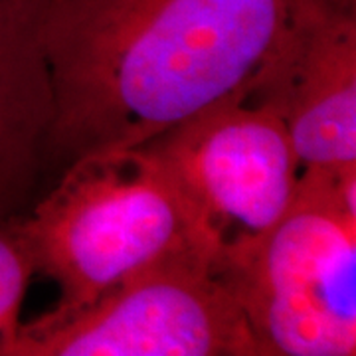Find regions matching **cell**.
Instances as JSON below:
<instances>
[{
  "label": "cell",
  "mask_w": 356,
  "mask_h": 356,
  "mask_svg": "<svg viewBox=\"0 0 356 356\" xmlns=\"http://www.w3.org/2000/svg\"><path fill=\"white\" fill-rule=\"evenodd\" d=\"M323 0H22L54 102L48 165L135 149L266 88Z\"/></svg>",
  "instance_id": "6da1fadb"
},
{
  "label": "cell",
  "mask_w": 356,
  "mask_h": 356,
  "mask_svg": "<svg viewBox=\"0 0 356 356\" xmlns=\"http://www.w3.org/2000/svg\"><path fill=\"white\" fill-rule=\"evenodd\" d=\"M16 224L36 273L60 287L46 318L76 313L166 255L200 250L177 184L149 147L70 163Z\"/></svg>",
  "instance_id": "7a4b0ae2"
},
{
  "label": "cell",
  "mask_w": 356,
  "mask_h": 356,
  "mask_svg": "<svg viewBox=\"0 0 356 356\" xmlns=\"http://www.w3.org/2000/svg\"><path fill=\"white\" fill-rule=\"evenodd\" d=\"M264 356L356 353V166L301 168L289 210L226 273Z\"/></svg>",
  "instance_id": "3957f363"
},
{
  "label": "cell",
  "mask_w": 356,
  "mask_h": 356,
  "mask_svg": "<svg viewBox=\"0 0 356 356\" xmlns=\"http://www.w3.org/2000/svg\"><path fill=\"white\" fill-rule=\"evenodd\" d=\"M143 147L170 172L194 240L220 275L277 226L301 175L283 115L259 95L218 103Z\"/></svg>",
  "instance_id": "277c9868"
},
{
  "label": "cell",
  "mask_w": 356,
  "mask_h": 356,
  "mask_svg": "<svg viewBox=\"0 0 356 356\" xmlns=\"http://www.w3.org/2000/svg\"><path fill=\"white\" fill-rule=\"evenodd\" d=\"M0 356H264L210 257L186 248L60 318L20 325Z\"/></svg>",
  "instance_id": "5b68a950"
},
{
  "label": "cell",
  "mask_w": 356,
  "mask_h": 356,
  "mask_svg": "<svg viewBox=\"0 0 356 356\" xmlns=\"http://www.w3.org/2000/svg\"><path fill=\"white\" fill-rule=\"evenodd\" d=\"M301 168L356 166L355 0H323L269 83Z\"/></svg>",
  "instance_id": "8992f818"
},
{
  "label": "cell",
  "mask_w": 356,
  "mask_h": 356,
  "mask_svg": "<svg viewBox=\"0 0 356 356\" xmlns=\"http://www.w3.org/2000/svg\"><path fill=\"white\" fill-rule=\"evenodd\" d=\"M54 102L22 0H0V222L32 204L48 168Z\"/></svg>",
  "instance_id": "52a82bcc"
},
{
  "label": "cell",
  "mask_w": 356,
  "mask_h": 356,
  "mask_svg": "<svg viewBox=\"0 0 356 356\" xmlns=\"http://www.w3.org/2000/svg\"><path fill=\"white\" fill-rule=\"evenodd\" d=\"M16 220L0 222V346L20 329L26 289L36 273Z\"/></svg>",
  "instance_id": "ba28073f"
}]
</instances>
